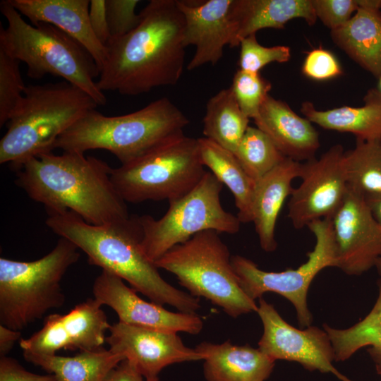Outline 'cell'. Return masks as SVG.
<instances>
[{"label": "cell", "mask_w": 381, "mask_h": 381, "mask_svg": "<svg viewBox=\"0 0 381 381\" xmlns=\"http://www.w3.org/2000/svg\"><path fill=\"white\" fill-rule=\"evenodd\" d=\"M140 13L135 29L105 45L106 58L97 81L102 92L138 95L174 85L182 75L186 47L177 0H151Z\"/></svg>", "instance_id": "obj_1"}, {"label": "cell", "mask_w": 381, "mask_h": 381, "mask_svg": "<svg viewBox=\"0 0 381 381\" xmlns=\"http://www.w3.org/2000/svg\"><path fill=\"white\" fill-rule=\"evenodd\" d=\"M47 212V226L83 250L90 265L119 277L155 303L168 304L186 313H195L200 308L198 298L169 284L146 256L138 216L93 225L70 210Z\"/></svg>", "instance_id": "obj_2"}, {"label": "cell", "mask_w": 381, "mask_h": 381, "mask_svg": "<svg viewBox=\"0 0 381 381\" xmlns=\"http://www.w3.org/2000/svg\"><path fill=\"white\" fill-rule=\"evenodd\" d=\"M112 168L85 153L40 154L16 170V184L47 211L70 210L102 225L128 217L126 202L111 179Z\"/></svg>", "instance_id": "obj_3"}, {"label": "cell", "mask_w": 381, "mask_h": 381, "mask_svg": "<svg viewBox=\"0 0 381 381\" xmlns=\"http://www.w3.org/2000/svg\"><path fill=\"white\" fill-rule=\"evenodd\" d=\"M189 122L167 97L120 116H107L92 109L59 137L54 149L83 153L102 149L111 152L123 164L183 135Z\"/></svg>", "instance_id": "obj_4"}, {"label": "cell", "mask_w": 381, "mask_h": 381, "mask_svg": "<svg viewBox=\"0 0 381 381\" xmlns=\"http://www.w3.org/2000/svg\"><path fill=\"white\" fill-rule=\"evenodd\" d=\"M0 10L7 21L0 24V49L28 66L27 75L33 79L47 74L61 77L92 97L99 106L107 97L95 79L99 70L90 54L73 38L47 23L31 25L10 4L0 3Z\"/></svg>", "instance_id": "obj_5"}, {"label": "cell", "mask_w": 381, "mask_h": 381, "mask_svg": "<svg viewBox=\"0 0 381 381\" xmlns=\"http://www.w3.org/2000/svg\"><path fill=\"white\" fill-rule=\"evenodd\" d=\"M97 106L88 94L65 80L26 86L0 140V164L16 171L29 159L52 152L59 137Z\"/></svg>", "instance_id": "obj_6"}, {"label": "cell", "mask_w": 381, "mask_h": 381, "mask_svg": "<svg viewBox=\"0 0 381 381\" xmlns=\"http://www.w3.org/2000/svg\"><path fill=\"white\" fill-rule=\"evenodd\" d=\"M79 248L69 240L59 239L46 255L24 262L0 258V323L21 330L41 319L51 309L62 306L65 295L61 282L79 260Z\"/></svg>", "instance_id": "obj_7"}, {"label": "cell", "mask_w": 381, "mask_h": 381, "mask_svg": "<svg viewBox=\"0 0 381 381\" xmlns=\"http://www.w3.org/2000/svg\"><path fill=\"white\" fill-rule=\"evenodd\" d=\"M217 231L206 230L179 244L155 262L174 274L190 295L203 297L234 318L257 312L255 301L241 289L229 250Z\"/></svg>", "instance_id": "obj_8"}, {"label": "cell", "mask_w": 381, "mask_h": 381, "mask_svg": "<svg viewBox=\"0 0 381 381\" xmlns=\"http://www.w3.org/2000/svg\"><path fill=\"white\" fill-rule=\"evenodd\" d=\"M204 167L198 138L183 134L112 168L111 179L126 202H170L183 196L200 182L206 172Z\"/></svg>", "instance_id": "obj_9"}, {"label": "cell", "mask_w": 381, "mask_h": 381, "mask_svg": "<svg viewBox=\"0 0 381 381\" xmlns=\"http://www.w3.org/2000/svg\"><path fill=\"white\" fill-rule=\"evenodd\" d=\"M223 184L210 171L183 196L169 202L159 219L139 217L143 229L142 248L153 262L174 246L206 230L234 234L240 230L237 216L226 211L220 200Z\"/></svg>", "instance_id": "obj_10"}, {"label": "cell", "mask_w": 381, "mask_h": 381, "mask_svg": "<svg viewBox=\"0 0 381 381\" xmlns=\"http://www.w3.org/2000/svg\"><path fill=\"white\" fill-rule=\"evenodd\" d=\"M307 226L315 236V244L308 253L307 261L296 269L267 272L243 256L231 258L239 284L250 299H260L267 292L282 296L294 306L298 323L306 327L313 320L307 304L309 287L320 272L328 267H337V263L331 218L313 221Z\"/></svg>", "instance_id": "obj_11"}, {"label": "cell", "mask_w": 381, "mask_h": 381, "mask_svg": "<svg viewBox=\"0 0 381 381\" xmlns=\"http://www.w3.org/2000/svg\"><path fill=\"white\" fill-rule=\"evenodd\" d=\"M344 154L337 144L319 159L303 164L302 182L293 189L288 204V217L296 229L332 218L342 203L348 190Z\"/></svg>", "instance_id": "obj_12"}, {"label": "cell", "mask_w": 381, "mask_h": 381, "mask_svg": "<svg viewBox=\"0 0 381 381\" xmlns=\"http://www.w3.org/2000/svg\"><path fill=\"white\" fill-rule=\"evenodd\" d=\"M257 313L263 333L258 349L274 360L298 363L306 369L334 374L341 381H353L333 365L334 354L327 332L315 326L300 329L289 324L273 305L259 299Z\"/></svg>", "instance_id": "obj_13"}, {"label": "cell", "mask_w": 381, "mask_h": 381, "mask_svg": "<svg viewBox=\"0 0 381 381\" xmlns=\"http://www.w3.org/2000/svg\"><path fill=\"white\" fill-rule=\"evenodd\" d=\"M111 325L94 298L78 303L68 313H53L44 318L42 327L19 340L25 355H55L64 350L80 351L103 347Z\"/></svg>", "instance_id": "obj_14"}, {"label": "cell", "mask_w": 381, "mask_h": 381, "mask_svg": "<svg viewBox=\"0 0 381 381\" xmlns=\"http://www.w3.org/2000/svg\"><path fill=\"white\" fill-rule=\"evenodd\" d=\"M331 221L337 267L358 276L375 267L381 255V229L365 198L348 188Z\"/></svg>", "instance_id": "obj_15"}, {"label": "cell", "mask_w": 381, "mask_h": 381, "mask_svg": "<svg viewBox=\"0 0 381 381\" xmlns=\"http://www.w3.org/2000/svg\"><path fill=\"white\" fill-rule=\"evenodd\" d=\"M94 298L112 308L119 322L141 327L177 333L199 334L202 320L195 313L171 312L154 302H147L126 285L119 277L106 270L95 279Z\"/></svg>", "instance_id": "obj_16"}, {"label": "cell", "mask_w": 381, "mask_h": 381, "mask_svg": "<svg viewBox=\"0 0 381 381\" xmlns=\"http://www.w3.org/2000/svg\"><path fill=\"white\" fill-rule=\"evenodd\" d=\"M106 343L109 350L133 364L146 378L157 377L176 363L202 360L195 349L184 345L177 333L118 322L111 325Z\"/></svg>", "instance_id": "obj_17"}, {"label": "cell", "mask_w": 381, "mask_h": 381, "mask_svg": "<svg viewBox=\"0 0 381 381\" xmlns=\"http://www.w3.org/2000/svg\"><path fill=\"white\" fill-rule=\"evenodd\" d=\"M177 4L184 18L183 44L195 47L187 70L215 65L223 56L224 47L233 44L235 0H177Z\"/></svg>", "instance_id": "obj_18"}, {"label": "cell", "mask_w": 381, "mask_h": 381, "mask_svg": "<svg viewBox=\"0 0 381 381\" xmlns=\"http://www.w3.org/2000/svg\"><path fill=\"white\" fill-rule=\"evenodd\" d=\"M32 25L47 23L61 30L83 45L100 71L106 48L95 35L90 23L89 0H8Z\"/></svg>", "instance_id": "obj_19"}, {"label": "cell", "mask_w": 381, "mask_h": 381, "mask_svg": "<svg viewBox=\"0 0 381 381\" xmlns=\"http://www.w3.org/2000/svg\"><path fill=\"white\" fill-rule=\"evenodd\" d=\"M253 120L284 157L297 162L314 158L320 147L317 131L284 102L269 95Z\"/></svg>", "instance_id": "obj_20"}, {"label": "cell", "mask_w": 381, "mask_h": 381, "mask_svg": "<svg viewBox=\"0 0 381 381\" xmlns=\"http://www.w3.org/2000/svg\"><path fill=\"white\" fill-rule=\"evenodd\" d=\"M303 164L286 157L256 182L253 204V220L259 242L265 252L277 247L275 228L279 214L294 188L291 182L301 177Z\"/></svg>", "instance_id": "obj_21"}, {"label": "cell", "mask_w": 381, "mask_h": 381, "mask_svg": "<svg viewBox=\"0 0 381 381\" xmlns=\"http://www.w3.org/2000/svg\"><path fill=\"white\" fill-rule=\"evenodd\" d=\"M358 8L344 25L331 30L334 42L355 62L381 77V0H357Z\"/></svg>", "instance_id": "obj_22"}, {"label": "cell", "mask_w": 381, "mask_h": 381, "mask_svg": "<svg viewBox=\"0 0 381 381\" xmlns=\"http://www.w3.org/2000/svg\"><path fill=\"white\" fill-rule=\"evenodd\" d=\"M202 356L207 381H265L275 361L249 344L202 342L195 348Z\"/></svg>", "instance_id": "obj_23"}, {"label": "cell", "mask_w": 381, "mask_h": 381, "mask_svg": "<svg viewBox=\"0 0 381 381\" xmlns=\"http://www.w3.org/2000/svg\"><path fill=\"white\" fill-rule=\"evenodd\" d=\"M294 18L309 25L318 19L312 0H235V33L231 47L263 28H283Z\"/></svg>", "instance_id": "obj_24"}, {"label": "cell", "mask_w": 381, "mask_h": 381, "mask_svg": "<svg viewBox=\"0 0 381 381\" xmlns=\"http://www.w3.org/2000/svg\"><path fill=\"white\" fill-rule=\"evenodd\" d=\"M360 107H341L318 110L310 102L302 104L301 112L309 121L325 129L353 133L356 139L381 140V92L372 89Z\"/></svg>", "instance_id": "obj_25"}, {"label": "cell", "mask_w": 381, "mask_h": 381, "mask_svg": "<svg viewBox=\"0 0 381 381\" xmlns=\"http://www.w3.org/2000/svg\"><path fill=\"white\" fill-rule=\"evenodd\" d=\"M198 140L202 164L232 193L238 219L241 223L251 222L256 182L247 174L232 152L207 138Z\"/></svg>", "instance_id": "obj_26"}, {"label": "cell", "mask_w": 381, "mask_h": 381, "mask_svg": "<svg viewBox=\"0 0 381 381\" xmlns=\"http://www.w3.org/2000/svg\"><path fill=\"white\" fill-rule=\"evenodd\" d=\"M25 359L54 375L56 381H104L125 358L101 347L80 351L73 356L25 355Z\"/></svg>", "instance_id": "obj_27"}, {"label": "cell", "mask_w": 381, "mask_h": 381, "mask_svg": "<svg viewBox=\"0 0 381 381\" xmlns=\"http://www.w3.org/2000/svg\"><path fill=\"white\" fill-rule=\"evenodd\" d=\"M231 87L210 98L203 117L202 133L207 138L234 153L248 126Z\"/></svg>", "instance_id": "obj_28"}, {"label": "cell", "mask_w": 381, "mask_h": 381, "mask_svg": "<svg viewBox=\"0 0 381 381\" xmlns=\"http://www.w3.org/2000/svg\"><path fill=\"white\" fill-rule=\"evenodd\" d=\"M334 354V361H344L357 351L370 346L369 354L375 365H381V284L377 300L369 313L346 329H336L324 324Z\"/></svg>", "instance_id": "obj_29"}, {"label": "cell", "mask_w": 381, "mask_h": 381, "mask_svg": "<svg viewBox=\"0 0 381 381\" xmlns=\"http://www.w3.org/2000/svg\"><path fill=\"white\" fill-rule=\"evenodd\" d=\"M344 166L349 189L365 198L381 195V140L356 139L345 152Z\"/></svg>", "instance_id": "obj_30"}, {"label": "cell", "mask_w": 381, "mask_h": 381, "mask_svg": "<svg viewBox=\"0 0 381 381\" xmlns=\"http://www.w3.org/2000/svg\"><path fill=\"white\" fill-rule=\"evenodd\" d=\"M234 154L255 182L286 158L263 131L253 126L248 127Z\"/></svg>", "instance_id": "obj_31"}, {"label": "cell", "mask_w": 381, "mask_h": 381, "mask_svg": "<svg viewBox=\"0 0 381 381\" xmlns=\"http://www.w3.org/2000/svg\"><path fill=\"white\" fill-rule=\"evenodd\" d=\"M20 61L0 49V126L15 114L24 97L25 86Z\"/></svg>", "instance_id": "obj_32"}, {"label": "cell", "mask_w": 381, "mask_h": 381, "mask_svg": "<svg viewBox=\"0 0 381 381\" xmlns=\"http://www.w3.org/2000/svg\"><path fill=\"white\" fill-rule=\"evenodd\" d=\"M230 87L243 114L254 119L269 95L272 85L260 73L239 69L234 74Z\"/></svg>", "instance_id": "obj_33"}, {"label": "cell", "mask_w": 381, "mask_h": 381, "mask_svg": "<svg viewBox=\"0 0 381 381\" xmlns=\"http://www.w3.org/2000/svg\"><path fill=\"white\" fill-rule=\"evenodd\" d=\"M239 45L238 66L241 70L248 72L260 73L261 68L272 62L284 63L291 58L289 47H264L258 42L255 34L243 39Z\"/></svg>", "instance_id": "obj_34"}, {"label": "cell", "mask_w": 381, "mask_h": 381, "mask_svg": "<svg viewBox=\"0 0 381 381\" xmlns=\"http://www.w3.org/2000/svg\"><path fill=\"white\" fill-rule=\"evenodd\" d=\"M105 2L110 39L127 35L140 23V13H135L140 1L105 0Z\"/></svg>", "instance_id": "obj_35"}, {"label": "cell", "mask_w": 381, "mask_h": 381, "mask_svg": "<svg viewBox=\"0 0 381 381\" xmlns=\"http://www.w3.org/2000/svg\"><path fill=\"white\" fill-rule=\"evenodd\" d=\"M317 18L331 30L344 25L358 8L357 0H312Z\"/></svg>", "instance_id": "obj_36"}, {"label": "cell", "mask_w": 381, "mask_h": 381, "mask_svg": "<svg viewBox=\"0 0 381 381\" xmlns=\"http://www.w3.org/2000/svg\"><path fill=\"white\" fill-rule=\"evenodd\" d=\"M302 71L306 76L318 80H327L342 73L334 56L322 47L313 49L308 53Z\"/></svg>", "instance_id": "obj_37"}, {"label": "cell", "mask_w": 381, "mask_h": 381, "mask_svg": "<svg viewBox=\"0 0 381 381\" xmlns=\"http://www.w3.org/2000/svg\"><path fill=\"white\" fill-rule=\"evenodd\" d=\"M0 381H56L54 375H37L26 370L16 359L0 358Z\"/></svg>", "instance_id": "obj_38"}, {"label": "cell", "mask_w": 381, "mask_h": 381, "mask_svg": "<svg viewBox=\"0 0 381 381\" xmlns=\"http://www.w3.org/2000/svg\"><path fill=\"white\" fill-rule=\"evenodd\" d=\"M89 18L97 40L105 47L110 39L105 0H91Z\"/></svg>", "instance_id": "obj_39"}, {"label": "cell", "mask_w": 381, "mask_h": 381, "mask_svg": "<svg viewBox=\"0 0 381 381\" xmlns=\"http://www.w3.org/2000/svg\"><path fill=\"white\" fill-rule=\"evenodd\" d=\"M104 381H159V379L145 377L133 364L124 359L108 373Z\"/></svg>", "instance_id": "obj_40"}, {"label": "cell", "mask_w": 381, "mask_h": 381, "mask_svg": "<svg viewBox=\"0 0 381 381\" xmlns=\"http://www.w3.org/2000/svg\"><path fill=\"white\" fill-rule=\"evenodd\" d=\"M21 339V333L0 325V357L6 356L13 349L16 341Z\"/></svg>", "instance_id": "obj_41"}, {"label": "cell", "mask_w": 381, "mask_h": 381, "mask_svg": "<svg viewBox=\"0 0 381 381\" xmlns=\"http://www.w3.org/2000/svg\"><path fill=\"white\" fill-rule=\"evenodd\" d=\"M369 208L381 229V195L365 198Z\"/></svg>", "instance_id": "obj_42"}, {"label": "cell", "mask_w": 381, "mask_h": 381, "mask_svg": "<svg viewBox=\"0 0 381 381\" xmlns=\"http://www.w3.org/2000/svg\"><path fill=\"white\" fill-rule=\"evenodd\" d=\"M375 267L376 268L377 272V273H378V274L380 276L379 283L381 284V255L377 259V262L375 263Z\"/></svg>", "instance_id": "obj_43"}, {"label": "cell", "mask_w": 381, "mask_h": 381, "mask_svg": "<svg viewBox=\"0 0 381 381\" xmlns=\"http://www.w3.org/2000/svg\"><path fill=\"white\" fill-rule=\"evenodd\" d=\"M377 373L380 375L381 377V365H375Z\"/></svg>", "instance_id": "obj_44"}, {"label": "cell", "mask_w": 381, "mask_h": 381, "mask_svg": "<svg viewBox=\"0 0 381 381\" xmlns=\"http://www.w3.org/2000/svg\"><path fill=\"white\" fill-rule=\"evenodd\" d=\"M378 90L381 92V77L379 78V89Z\"/></svg>", "instance_id": "obj_45"}]
</instances>
